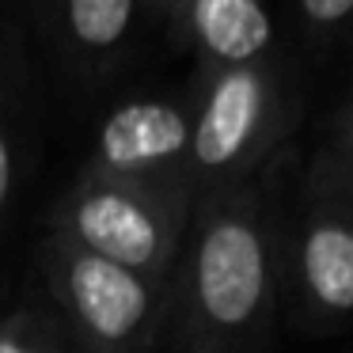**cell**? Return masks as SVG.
<instances>
[{"instance_id":"1","label":"cell","mask_w":353,"mask_h":353,"mask_svg":"<svg viewBox=\"0 0 353 353\" xmlns=\"http://www.w3.org/2000/svg\"><path fill=\"white\" fill-rule=\"evenodd\" d=\"M281 274V224L259 190L198 198L171 270L175 353H266Z\"/></svg>"},{"instance_id":"2","label":"cell","mask_w":353,"mask_h":353,"mask_svg":"<svg viewBox=\"0 0 353 353\" xmlns=\"http://www.w3.org/2000/svg\"><path fill=\"white\" fill-rule=\"evenodd\" d=\"M300 114L285 92L277 57L205 69L190 103L186 183L194 201L236 190L274 156Z\"/></svg>"},{"instance_id":"3","label":"cell","mask_w":353,"mask_h":353,"mask_svg":"<svg viewBox=\"0 0 353 353\" xmlns=\"http://www.w3.org/2000/svg\"><path fill=\"white\" fill-rule=\"evenodd\" d=\"M190 213V183H148L84 171L57 205L50 236L114 266L171 281Z\"/></svg>"},{"instance_id":"4","label":"cell","mask_w":353,"mask_h":353,"mask_svg":"<svg viewBox=\"0 0 353 353\" xmlns=\"http://www.w3.org/2000/svg\"><path fill=\"white\" fill-rule=\"evenodd\" d=\"M42 274L80 353H152L171 312V281L114 266L57 236L42 243Z\"/></svg>"},{"instance_id":"5","label":"cell","mask_w":353,"mask_h":353,"mask_svg":"<svg viewBox=\"0 0 353 353\" xmlns=\"http://www.w3.org/2000/svg\"><path fill=\"white\" fill-rule=\"evenodd\" d=\"M350 110H338L334 137L312 160L292 236V277L315 330H334L353 307V148Z\"/></svg>"},{"instance_id":"6","label":"cell","mask_w":353,"mask_h":353,"mask_svg":"<svg viewBox=\"0 0 353 353\" xmlns=\"http://www.w3.org/2000/svg\"><path fill=\"white\" fill-rule=\"evenodd\" d=\"M190 152V103L130 99L99 125L88 171L148 183H186Z\"/></svg>"},{"instance_id":"7","label":"cell","mask_w":353,"mask_h":353,"mask_svg":"<svg viewBox=\"0 0 353 353\" xmlns=\"http://www.w3.org/2000/svg\"><path fill=\"white\" fill-rule=\"evenodd\" d=\"M171 16L205 69L274 57V19L266 0H179Z\"/></svg>"},{"instance_id":"8","label":"cell","mask_w":353,"mask_h":353,"mask_svg":"<svg viewBox=\"0 0 353 353\" xmlns=\"http://www.w3.org/2000/svg\"><path fill=\"white\" fill-rule=\"evenodd\" d=\"M141 0H61L65 39L77 54H110L125 42Z\"/></svg>"},{"instance_id":"9","label":"cell","mask_w":353,"mask_h":353,"mask_svg":"<svg viewBox=\"0 0 353 353\" xmlns=\"http://www.w3.org/2000/svg\"><path fill=\"white\" fill-rule=\"evenodd\" d=\"M57 323L46 319L34 304L16 307L8 319L0 323V353H46Z\"/></svg>"},{"instance_id":"10","label":"cell","mask_w":353,"mask_h":353,"mask_svg":"<svg viewBox=\"0 0 353 353\" xmlns=\"http://www.w3.org/2000/svg\"><path fill=\"white\" fill-rule=\"evenodd\" d=\"M350 8H353V0H300L304 27L315 39H330V34L350 19Z\"/></svg>"},{"instance_id":"11","label":"cell","mask_w":353,"mask_h":353,"mask_svg":"<svg viewBox=\"0 0 353 353\" xmlns=\"http://www.w3.org/2000/svg\"><path fill=\"white\" fill-rule=\"evenodd\" d=\"M12 179H16V152H12V137L8 125L0 122V216L12 201Z\"/></svg>"},{"instance_id":"12","label":"cell","mask_w":353,"mask_h":353,"mask_svg":"<svg viewBox=\"0 0 353 353\" xmlns=\"http://www.w3.org/2000/svg\"><path fill=\"white\" fill-rule=\"evenodd\" d=\"M46 353H80V350L69 342V334H65V330L57 327V330H54V338H50V345H46Z\"/></svg>"},{"instance_id":"13","label":"cell","mask_w":353,"mask_h":353,"mask_svg":"<svg viewBox=\"0 0 353 353\" xmlns=\"http://www.w3.org/2000/svg\"><path fill=\"white\" fill-rule=\"evenodd\" d=\"M148 4H152L156 12H175V4H179V0H148Z\"/></svg>"}]
</instances>
